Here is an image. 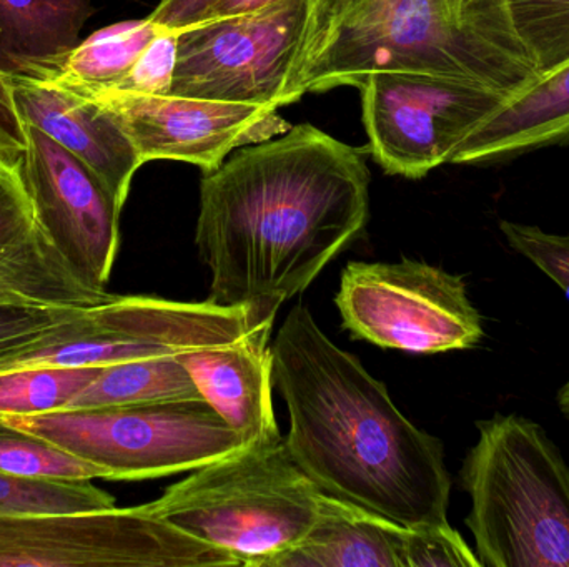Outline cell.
<instances>
[{
  "mask_svg": "<svg viewBox=\"0 0 569 567\" xmlns=\"http://www.w3.org/2000/svg\"><path fill=\"white\" fill-rule=\"evenodd\" d=\"M321 496L283 438L243 446L192 469L147 505L190 538L232 556L240 567H267L307 535Z\"/></svg>",
  "mask_w": 569,
  "mask_h": 567,
  "instance_id": "obj_5",
  "label": "cell"
},
{
  "mask_svg": "<svg viewBox=\"0 0 569 567\" xmlns=\"http://www.w3.org/2000/svg\"><path fill=\"white\" fill-rule=\"evenodd\" d=\"M276 320L226 345L179 353L200 396L222 416L246 446L283 439L272 388V330Z\"/></svg>",
  "mask_w": 569,
  "mask_h": 567,
  "instance_id": "obj_15",
  "label": "cell"
},
{
  "mask_svg": "<svg viewBox=\"0 0 569 567\" xmlns=\"http://www.w3.org/2000/svg\"><path fill=\"white\" fill-rule=\"evenodd\" d=\"M370 152L390 175L418 180L453 163L468 139L510 97L480 83L380 70L357 83Z\"/></svg>",
  "mask_w": 569,
  "mask_h": 567,
  "instance_id": "obj_11",
  "label": "cell"
},
{
  "mask_svg": "<svg viewBox=\"0 0 569 567\" xmlns=\"http://www.w3.org/2000/svg\"><path fill=\"white\" fill-rule=\"evenodd\" d=\"M23 149H26L23 123L13 107L12 93L6 75L0 72V152L19 156Z\"/></svg>",
  "mask_w": 569,
  "mask_h": 567,
  "instance_id": "obj_32",
  "label": "cell"
},
{
  "mask_svg": "<svg viewBox=\"0 0 569 567\" xmlns=\"http://www.w3.org/2000/svg\"><path fill=\"white\" fill-rule=\"evenodd\" d=\"M103 366H27L0 373V416H33L66 409Z\"/></svg>",
  "mask_w": 569,
  "mask_h": 567,
  "instance_id": "obj_21",
  "label": "cell"
},
{
  "mask_svg": "<svg viewBox=\"0 0 569 567\" xmlns=\"http://www.w3.org/2000/svg\"><path fill=\"white\" fill-rule=\"evenodd\" d=\"M86 306L0 303V363L39 342L47 332L73 318Z\"/></svg>",
  "mask_w": 569,
  "mask_h": 567,
  "instance_id": "obj_26",
  "label": "cell"
},
{
  "mask_svg": "<svg viewBox=\"0 0 569 567\" xmlns=\"http://www.w3.org/2000/svg\"><path fill=\"white\" fill-rule=\"evenodd\" d=\"M23 133L20 170L37 225L83 285L107 292L122 209L82 160L30 123Z\"/></svg>",
  "mask_w": 569,
  "mask_h": 567,
  "instance_id": "obj_12",
  "label": "cell"
},
{
  "mask_svg": "<svg viewBox=\"0 0 569 567\" xmlns=\"http://www.w3.org/2000/svg\"><path fill=\"white\" fill-rule=\"evenodd\" d=\"M89 0H0V72L39 79L79 45Z\"/></svg>",
  "mask_w": 569,
  "mask_h": 567,
  "instance_id": "obj_18",
  "label": "cell"
},
{
  "mask_svg": "<svg viewBox=\"0 0 569 567\" xmlns=\"http://www.w3.org/2000/svg\"><path fill=\"white\" fill-rule=\"evenodd\" d=\"M360 150L310 123L237 150L200 185L196 243L209 300L279 313L367 226Z\"/></svg>",
  "mask_w": 569,
  "mask_h": 567,
  "instance_id": "obj_1",
  "label": "cell"
},
{
  "mask_svg": "<svg viewBox=\"0 0 569 567\" xmlns=\"http://www.w3.org/2000/svg\"><path fill=\"white\" fill-rule=\"evenodd\" d=\"M226 567L239 563L163 522L149 505L0 513V567Z\"/></svg>",
  "mask_w": 569,
  "mask_h": 567,
  "instance_id": "obj_10",
  "label": "cell"
},
{
  "mask_svg": "<svg viewBox=\"0 0 569 567\" xmlns=\"http://www.w3.org/2000/svg\"><path fill=\"white\" fill-rule=\"evenodd\" d=\"M272 378L290 418L284 445L323 495L405 528L448 523L440 439L418 429L307 306H293L273 340Z\"/></svg>",
  "mask_w": 569,
  "mask_h": 567,
  "instance_id": "obj_2",
  "label": "cell"
},
{
  "mask_svg": "<svg viewBox=\"0 0 569 567\" xmlns=\"http://www.w3.org/2000/svg\"><path fill=\"white\" fill-rule=\"evenodd\" d=\"M276 316L253 306H223L212 300L176 302L110 295L0 363V373L27 366H109L179 355L236 342Z\"/></svg>",
  "mask_w": 569,
  "mask_h": 567,
  "instance_id": "obj_7",
  "label": "cell"
},
{
  "mask_svg": "<svg viewBox=\"0 0 569 567\" xmlns=\"http://www.w3.org/2000/svg\"><path fill=\"white\" fill-rule=\"evenodd\" d=\"M477 428L460 478L481 567H569V466L560 449L520 415H495Z\"/></svg>",
  "mask_w": 569,
  "mask_h": 567,
  "instance_id": "obj_4",
  "label": "cell"
},
{
  "mask_svg": "<svg viewBox=\"0 0 569 567\" xmlns=\"http://www.w3.org/2000/svg\"><path fill=\"white\" fill-rule=\"evenodd\" d=\"M405 567H481L463 536L448 523L405 529Z\"/></svg>",
  "mask_w": 569,
  "mask_h": 567,
  "instance_id": "obj_27",
  "label": "cell"
},
{
  "mask_svg": "<svg viewBox=\"0 0 569 567\" xmlns=\"http://www.w3.org/2000/svg\"><path fill=\"white\" fill-rule=\"evenodd\" d=\"M569 142V62L543 77L487 120L453 163H495Z\"/></svg>",
  "mask_w": 569,
  "mask_h": 567,
  "instance_id": "obj_17",
  "label": "cell"
},
{
  "mask_svg": "<svg viewBox=\"0 0 569 567\" xmlns=\"http://www.w3.org/2000/svg\"><path fill=\"white\" fill-rule=\"evenodd\" d=\"M176 399L203 398L177 355H162L103 366L67 408L147 405Z\"/></svg>",
  "mask_w": 569,
  "mask_h": 567,
  "instance_id": "obj_20",
  "label": "cell"
},
{
  "mask_svg": "<svg viewBox=\"0 0 569 567\" xmlns=\"http://www.w3.org/2000/svg\"><path fill=\"white\" fill-rule=\"evenodd\" d=\"M179 32L162 29L137 60L130 72L106 92L149 93L167 95L172 90Z\"/></svg>",
  "mask_w": 569,
  "mask_h": 567,
  "instance_id": "obj_29",
  "label": "cell"
},
{
  "mask_svg": "<svg viewBox=\"0 0 569 567\" xmlns=\"http://www.w3.org/2000/svg\"><path fill=\"white\" fill-rule=\"evenodd\" d=\"M308 0L206 20L177 37L172 95L283 107L303 97L300 59Z\"/></svg>",
  "mask_w": 569,
  "mask_h": 567,
  "instance_id": "obj_8",
  "label": "cell"
},
{
  "mask_svg": "<svg viewBox=\"0 0 569 567\" xmlns=\"http://www.w3.org/2000/svg\"><path fill=\"white\" fill-rule=\"evenodd\" d=\"M6 79L22 123L42 130L82 160L123 209L133 175L143 163L113 117L96 99L52 80L19 75Z\"/></svg>",
  "mask_w": 569,
  "mask_h": 567,
  "instance_id": "obj_14",
  "label": "cell"
},
{
  "mask_svg": "<svg viewBox=\"0 0 569 567\" xmlns=\"http://www.w3.org/2000/svg\"><path fill=\"white\" fill-rule=\"evenodd\" d=\"M335 305L343 330L380 348L437 355L473 348L485 335L463 276L417 260L350 263Z\"/></svg>",
  "mask_w": 569,
  "mask_h": 567,
  "instance_id": "obj_9",
  "label": "cell"
},
{
  "mask_svg": "<svg viewBox=\"0 0 569 567\" xmlns=\"http://www.w3.org/2000/svg\"><path fill=\"white\" fill-rule=\"evenodd\" d=\"M500 230L508 245L550 276L569 298V233L555 235L510 220H501Z\"/></svg>",
  "mask_w": 569,
  "mask_h": 567,
  "instance_id": "obj_28",
  "label": "cell"
},
{
  "mask_svg": "<svg viewBox=\"0 0 569 567\" xmlns=\"http://www.w3.org/2000/svg\"><path fill=\"white\" fill-rule=\"evenodd\" d=\"M557 402L558 406H560V412L569 419V379L565 383L563 388L558 392Z\"/></svg>",
  "mask_w": 569,
  "mask_h": 567,
  "instance_id": "obj_34",
  "label": "cell"
},
{
  "mask_svg": "<svg viewBox=\"0 0 569 567\" xmlns=\"http://www.w3.org/2000/svg\"><path fill=\"white\" fill-rule=\"evenodd\" d=\"M380 70L468 80L511 100L543 79L508 0H361L301 77V92L357 87Z\"/></svg>",
  "mask_w": 569,
  "mask_h": 567,
  "instance_id": "obj_3",
  "label": "cell"
},
{
  "mask_svg": "<svg viewBox=\"0 0 569 567\" xmlns=\"http://www.w3.org/2000/svg\"><path fill=\"white\" fill-rule=\"evenodd\" d=\"M360 2L361 0H308V26L303 49H301L300 83L301 77L307 72L311 62L317 59L331 33L343 22L350 10Z\"/></svg>",
  "mask_w": 569,
  "mask_h": 567,
  "instance_id": "obj_30",
  "label": "cell"
},
{
  "mask_svg": "<svg viewBox=\"0 0 569 567\" xmlns=\"http://www.w3.org/2000/svg\"><path fill=\"white\" fill-rule=\"evenodd\" d=\"M0 473L29 479L93 482L107 479V473L42 436L23 432L0 416Z\"/></svg>",
  "mask_w": 569,
  "mask_h": 567,
  "instance_id": "obj_22",
  "label": "cell"
},
{
  "mask_svg": "<svg viewBox=\"0 0 569 567\" xmlns=\"http://www.w3.org/2000/svg\"><path fill=\"white\" fill-rule=\"evenodd\" d=\"M277 2H280V0H217L210 7L206 17H203L202 22H206V20L227 19V17L246 16V13L257 12V10L266 9V7Z\"/></svg>",
  "mask_w": 569,
  "mask_h": 567,
  "instance_id": "obj_33",
  "label": "cell"
},
{
  "mask_svg": "<svg viewBox=\"0 0 569 567\" xmlns=\"http://www.w3.org/2000/svg\"><path fill=\"white\" fill-rule=\"evenodd\" d=\"M405 529L360 506L323 495L307 535L267 567H405Z\"/></svg>",
  "mask_w": 569,
  "mask_h": 567,
  "instance_id": "obj_16",
  "label": "cell"
},
{
  "mask_svg": "<svg viewBox=\"0 0 569 567\" xmlns=\"http://www.w3.org/2000/svg\"><path fill=\"white\" fill-rule=\"evenodd\" d=\"M96 99L123 130L140 162L176 160L219 169L230 153L290 129L279 107L220 102L196 97L102 92Z\"/></svg>",
  "mask_w": 569,
  "mask_h": 567,
  "instance_id": "obj_13",
  "label": "cell"
},
{
  "mask_svg": "<svg viewBox=\"0 0 569 567\" xmlns=\"http://www.w3.org/2000/svg\"><path fill=\"white\" fill-rule=\"evenodd\" d=\"M2 418L99 466L109 482L190 473L246 446L206 399L66 408Z\"/></svg>",
  "mask_w": 569,
  "mask_h": 567,
  "instance_id": "obj_6",
  "label": "cell"
},
{
  "mask_svg": "<svg viewBox=\"0 0 569 567\" xmlns=\"http://www.w3.org/2000/svg\"><path fill=\"white\" fill-rule=\"evenodd\" d=\"M511 19L541 77L569 62V0H508Z\"/></svg>",
  "mask_w": 569,
  "mask_h": 567,
  "instance_id": "obj_24",
  "label": "cell"
},
{
  "mask_svg": "<svg viewBox=\"0 0 569 567\" xmlns=\"http://www.w3.org/2000/svg\"><path fill=\"white\" fill-rule=\"evenodd\" d=\"M42 235L23 183L19 156L0 152V263Z\"/></svg>",
  "mask_w": 569,
  "mask_h": 567,
  "instance_id": "obj_25",
  "label": "cell"
},
{
  "mask_svg": "<svg viewBox=\"0 0 569 567\" xmlns=\"http://www.w3.org/2000/svg\"><path fill=\"white\" fill-rule=\"evenodd\" d=\"M116 498L92 482L29 479L0 473V513H59L106 509Z\"/></svg>",
  "mask_w": 569,
  "mask_h": 567,
  "instance_id": "obj_23",
  "label": "cell"
},
{
  "mask_svg": "<svg viewBox=\"0 0 569 567\" xmlns=\"http://www.w3.org/2000/svg\"><path fill=\"white\" fill-rule=\"evenodd\" d=\"M216 2L217 0H162L149 17L162 29L180 32L187 27L202 22Z\"/></svg>",
  "mask_w": 569,
  "mask_h": 567,
  "instance_id": "obj_31",
  "label": "cell"
},
{
  "mask_svg": "<svg viewBox=\"0 0 569 567\" xmlns=\"http://www.w3.org/2000/svg\"><path fill=\"white\" fill-rule=\"evenodd\" d=\"M160 32L162 27L150 17L113 23L79 42L39 79L52 80L86 97L99 95L113 89L130 72Z\"/></svg>",
  "mask_w": 569,
  "mask_h": 567,
  "instance_id": "obj_19",
  "label": "cell"
}]
</instances>
